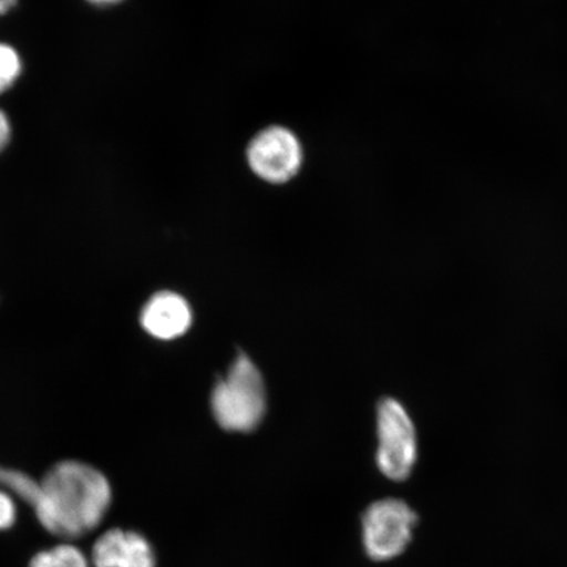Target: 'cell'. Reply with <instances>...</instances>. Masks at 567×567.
<instances>
[{
    "instance_id": "1",
    "label": "cell",
    "mask_w": 567,
    "mask_h": 567,
    "mask_svg": "<svg viewBox=\"0 0 567 567\" xmlns=\"http://www.w3.org/2000/svg\"><path fill=\"white\" fill-rule=\"evenodd\" d=\"M110 505L111 487L103 474L69 461L55 465L42 480L34 508L49 532L75 538L95 529Z\"/></svg>"
},
{
    "instance_id": "2",
    "label": "cell",
    "mask_w": 567,
    "mask_h": 567,
    "mask_svg": "<svg viewBox=\"0 0 567 567\" xmlns=\"http://www.w3.org/2000/svg\"><path fill=\"white\" fill-rule=\"evenodd\" d=\"M264 379L247 354L240 353L228 375L218 381L212 394L216 421L226 431L250 432L266 413Z\"/></svg>"
},
{
    "instance_id": "3",
    "label": "cell",
    "mask_w": 567,
    "mask_h": 567,
    "mask_svg": "<svg viewBox=\"0 0 567 567\" xmlns=\"http://www.w3.org/2000/svg\"><path fill=\"white\" fill-rule=\"evenodd\" d=\"M417 516L406 502L385 498L371 503L361 516V545L374 563L403 555L413 538Z\"/></svg>"
},
{
    "instance_id": "4",
    "label": "cell",
    "mask_w": 567,
    "mask_h": 567,
    "mask_svg": "<svg viewBox=\"0 0 567 567\" xmlns=\"http://www.w3.org/2000/svg\"><path fill=\"white\" fill-rule=\"evenodd\" d=\"M378 430L379 471L390 481L408 480L416 463L417 444L414 424L400 402L393 399L380 402Z\"/></svg>"
},
{
    "instance_id": "5",
    "label": "cell",
    "mask_w": 567,
    "mask_h": 567,
    "mask_svg": "<svg viewBox=\"0 0 567 567\" xmlns=\"http://www.w3.org/2000/svg\"><path fill=\"white\" fill-rule=\"evenodd\" d=\"M247 162L259 179L284 184L293 179L302 167V145L288 127L269 126L251 140Z\"/></svg>"
},
{
    "instance_id": "6",
    "label": "cell",
    "mask_w": 567,
    "mask_h": 567,
    "mask_svg": "<svg viewBox=\"0 0 567 567\" xmlns=\"http://www.w3.org/2000/svg\"><path fill=\"white\" fill-rule=\"evenodd\" d=\"M96 567H157V556L145 536L111 529L97 538L92 550Z\"/></svg>"
},
{
    "instance_id": "7",
    "label": "cell",
    "mask_w": 567,
    "mask_h": 567,
    "mask_svg": "<svg viewBox=\"0 0 567 567\" xmlns=\"http://www.w3.org/2000/svg\"><path fill=\"white\" fill-rule=\"evenodd\" d=\"M141 322L152 337L172 340L186 334L193 323V311L181 295L162 292L145 305Z\"/></svg>"
},
{
    "instance_id": "8",
    "label": "cell",
    "mask_w": 567,
    "mask_h": 567,
    "mask_svg": "<svg viewBox=\"0 0 567 567\" xmlns=\"http://www.w3.org/2000/svg\"><path fill=\"white\" fill-rule=\"evenodd\" d=\"M31 567H87L86 558L71 545H60L51 550L39 553Z\"/></svg>"
},
{
    "instance_id": "9",
    "label": "cell",
    "mask_w": 567,
    "mask_h": 567,
    "mask_svg": "<svg viewBox=\"0 0 567 567\" xmlns=\"http://www.w3.org/2000/svg\"><path fill=\"white\" fill-rule=\"evenodd\" d=\"M19 55L9 45L0 44V94L9 90L20 75Z\"/></svg>"
},
{
    "instance_id": "10",
    "label": "cell",
    "mask_w": 567,
    "mask_h": 567,
    "mask_svg": "<svg viewBox=\"0 0 567 567\" xmlns=\"http://www.w3.org/2000/svg\"><path fill=\"white\" fill-rule=\"evenodd\" d=\"M16 506L9 495L0 493V529L9 528L16 520Z\"/></svg>"
},
{
    "instance_id": "11",
    "label": "cell",
    "mask_w": 567,
    "mask_h": 567,
    "mask_svg": "<svg viewBox=\"0 0 567 567\" xmlns=\"http://www.w3.org/2000/svg\"><path fill=\"white\" fill-rule=\"evenodd\" d=\"M11 137V126L9 118L6 117L4 113L0 111V152L9 144Z\"/></svg>"
},
{
    "instance_id": "12",
    "label": "cell",
    "mask_w": 567,
    "mask_h": 567,
    "mask_svg": "<svg viewBox=\"0 0 567 567\" xmlns=\"http://www.w3.org/2000/svg\"><path fill=\"white\" fill-rule=\"evenodd\" d=\"M17 3L18 0H0V16H4V13L9 12Z\"/></svg>"
},
{
    "instance_id": "13",
    "label": "cell",
    "mask_w": 567,
    "mask_h": 567,
    "mask_svg": "<svg viewBox=\"0 0 567 567\" xmlns=\"http://www.w3.org/2000/svg\"><path fill=\"white\" fill-rule=\"evenodd\" d=\"M90 3L96 6H106V4H116L122 2V0H89Z\"/></svg>"
}]
</instances>
